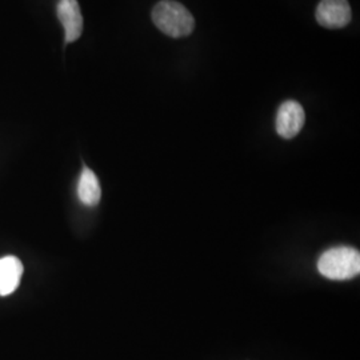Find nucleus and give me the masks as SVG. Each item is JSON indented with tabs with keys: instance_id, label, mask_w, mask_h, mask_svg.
Instances as JSON below:
<instances>
[{
	"instance_id": "obj_6",
	"label": "nucleus",
	"mask_w": 360,
	"mask_h": 360,
	"mask_svg": "<svg viewBox=\"0 0 360 360\" xmlns=\"http://www.w3.org/2000/svg\"><path fill=\"white\" fill-rule=\"evenodd\" d=\"M23 276V264L16 257L0 259V296L13 294Z\"/></svg>"
},
{
	"instance_id": "obj_2",
	"label": "nucleus",
	"mask_w": 360,
	"mask_h": 360,
	"mask_svg": "<svg viewBox=\"0 0 360 360\" xmlns=\"http://www.w3.org/2000/svg\"><path fill=\"white\" fill-rule=\"evenodd\" d=\"M318 270L331 281H348L359 275L360 254L352 247H335L323 254Z\"/></svg>"
},
{
	"instance_id": "obj_4",
	"label": "nucleus",
	"mask_w": 360,
	"mask_h": 360,
	"mask_svg": "<svg viewBox=\"0 0 360 360\" xmlns=\"http://www.w3.org/2000/svg\"><path fill=\"white\" fill-rule=\"evenodd\" d=\"M351 18L347 0H322L316 8V20L326 28H343L351 22Z\"/></svg>"
},
{
	"instance_id": "obj_7",
	"label": "nucleus",
	"mask_w": 360,
	"mask_h": 360,
	"mask_svg": "<svg viewBox=\"0 0 360 360\" xmlns=\"http://www.w3.org/2000/svg\"><path fill=\"white\" fill-rule=\"evenodd\" d=\"M77 196L86 206H96L102 198V188L95 172L89 167L83 168L77 184Z\"/></svg>"
},
{
	"instance_id": "obj_3",
	"label": "nucleus",
	"mask_w": 360,
	"mask_h": 360,
	"mask_svg": "<svg viewBox=\"0 0 360 360\" xmlns=\"http://www.w3.org/2000/svg\"><path fill=\"white\" fill-rule=\"evenodd\" d=\"M304 110L295 101L284 102L276 115V131L284 139H292L304 126Z\"/></svg>"
},
{
	"instance_id": "obj_5",
	"label": "nucleus",
	"mask_w": 360,
	"mask_h": 360,
	"mask_svg": "<svg viewBox=\"0 0 360 360\" xmlns=\"http://www.w3.org/2000/svg\"><path fill=\"white\" fill-rule=\"evenodd\" d=\"M58 18L65 27V43H72L83 32V16L77 0H60L58 4Z\"/></svg>"
},
{
	"instance_id": "obj_1",
	"label": "nucleus",
	"mask_w": 360,
	"mask_h": 360,
	"mask_svg": "<svg viewBox=\"0 0 360 360\" xmlns=\"http://www.w3.org/2000/svg\"><path fill=\"white\" fill-rule=\"evenodd\" d=\"M153 20L155 26L171 38L187 37L195 28V19L191 13L174 0L159 1L153 10Z\"/></svg>"
}]
</instances>
